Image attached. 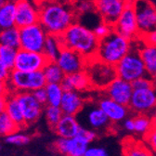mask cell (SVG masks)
I'll return each mask as SVG.
<instances>
[{
  "mask_svg": "<svg viewBox=\"0 0 156 156\" xmlns=\"http://www.w3.org/2000/svg\"><path fill=\"white\" fill-rule=\"evenodd\" d=\"M39 11V23L48 34L60 36L72 24L76 23L77 15L73 3H62L58 0H51L37 6Z\"/></svg>",
  "mask_w": 156,
  "mask_h": 156,
  "instance_id": "1",
  "label": "cell"
},
{
  "mask_svg": "<svg viewBox=\"0 0 156 156\" xmlns=\"http://www.w3.org/2000/svg\"><path fill=\"white\" fill-rule=\"evenodd\" d=\"M58 39L62 48L81 54L87 60L89 61L96 58L100 39L96 36L92 29L82 23H74L58 36Z\"/></svg>",
  "mask_w": 156,
  "mask_h": 156,
  "instance_id": "2",
  "label": "cell"
},
{
  "mask_svg": "<svg viewBox=\"0 0 156 156\" xmlns=\"http://www.w3.org/2000/svg\"><path fill=\"white\" fill-rule=\"evenodd\" d=\"M131 41L112 30L100 40L96 58L104 63L115 66L130 51Z\"/></svg>",
  "mask_w": 156,
  "mask_h": 156,
  "instance_id": "3",
  "label": "cell"
},
{
  "mask_svg": "<svg viewBox=\"0 0 156 156\" xmlns=\"http://www.w3.org/2000/svg\"><path fill=\"white\" fill-rule=\"evenodd\" d=\"M140 39L131 41L130 51L115 65L117 77L129 83L148 75L146 66L140 54Z\"/></svg>",
  "mask_w": 156,
  "mask_h": 156,
  "instance_id": "4",
  "label": "cell"
},
{
  "mask_svg": "<svg viewBox=\"0 0 156 156\" xmlns=\"http://www.w3.org/2000/svg\"><path fill=\"white\" fill-rule=\"evenodd\" d=\"M7 85L9 92L22 93L31 92L43 88L47 86V81L42 71L38 72H21L12 70Z\"/></svg>",
  "mask_w": 156,
  "mask_h": 156,
  "instance_id": "5",
  "label": "cell"
},
{
  "mask_svg": "<svg viewBox=\"0 0 156 156\" xmlns=\"http://www.w3.org/2000/svg\"><path fill=\"white\" fill-rule=\"evenodd\" d=\"M76 116H81L80 118H76L82 127L91 129L98 134L112 129V124L97 103H85L84 108Z\"/></svg>",
  "mask_w": 156,
  "mask_h": 156,
  "instance_id": "6",
  "label": "cell"
},
{
  "mask_svg": "<svg viewBox=\"0 0 156 156\" xmlns=\"http://www.w3.org/2000/svg\"><path fill=\"white\" fill-rule=\"evenodd\" d=\"M92 88L105 90L106 87L117 78L115 66L104 63L97 58L87 62L86 70Z\"/></svg>",
  "mask_w": 156,
  "mask_h": 156,
  "instance_id": "7",
  "label": "cell"
},
{
  "mask_svg": "<svg viewBox=\"0 0 156 156\" xmlns=\"http://www.w3.org/2000/svg\"><path fill=\"white\" fill-rule=\"evenodd\" d=\"M48 34L40 23L20 29V49L43 52Z\"/></svg>",
  "mask_w": 156,
  "mask_h": 156,
  "instance_id": "8",
  "label": "cell"
},
{
  "mask_svg": "<svg viewBox=\"0 0 156 156\" xmlns=\"http://www.w3.org/2000/svg\"><path fill=\"white\" fill-rule=\"evenodd\" d=\"M140 36L156 30V7L151 0H134Z\"/></svg>",
  "mask_w": 156,
  "mask_h": 156,
  "instance_id": "9",
  "label": "cell"
},
{
  "mask_svg": "<svg viewBox=\"0 0 156 156\" xmlns=\"http://www.w3.org/2000/svg\"><path fill=\"white\" fill-rule=\"evenodd\" d=\"M136 114H150L156 112V85L146 89L134 90L128 105Z\"/></svg>",
  "mask_w": 156,
  "mask_h": 156,
  "instance_id": "10",
  "label": "cell"
},
{
  "mask_svg": "<svg viewBox=\"0 0 156 156\" xmlns=\"http://www.w3.org/2000/svg\"><path fill=\"white\" fill-rule=\"evenodd\" d=\"M112 29L124 37L129 39L130 41L140 38L138 22H136L133 2L128 3L126 6L124 11L122 12Z\"/></svg>",
  "mask_w": 156,
  "mask_h": 156,
  "instance_id": "11",
  "label": "cell"
},
{
  "mask_svg": "<svg viewBox=\"0 0 156 156\" xmlns=\"http://www.w3.org/2000/svg\"><path fill=\"white\" fill-rule=\"evenodd\" d=\"M48 60L43 52H31L19 49L15 61L14 70L21 72H38L43 71Z\"/></svg>",
  "mask_w": 156,
  "mask_h": 156,
  "instance_id": "12",
  "label": "cell"
},
{
  "mask_svg": "<svg viewBox=\"0 0 156 156\" xmlns=\"http://www.w3.org/2000/svg\"><path fill=\"white\" fill-rule=\"evenodd\" d=\"M88 60L72 49L62 48L56 62L65 75H70L86 70Z\"/></svg>",
  "mask_w": 156,
  "mask_h": 156,
  "instance_id": "13",
  "label": "cell"
},
{
  "mask_svg": "<svg viewBox=\"0 0 156 156\" xmlns=\"http://www.w3.org/2000/svg\"><path fill=\"white\" fill-rule=\"evenodd\" d=\"M15 94L20 105L22 107L26 126H31L36 123L41 117L45 107L35 100V98L31 92H22Z\"/></svg>",
  "mask_w": 156,
  "mask_h": 156,
  "instance_id": "14",
  "label": "cell"
},
{
  "mask_svg": "<svg viewBox=\"0 0 156 156\" xmlns=\"http://www.w3.org/2000/svg\"><path fill=\"white\" fill-rule=\"evenodd\" d=\"M90 146V142L76 136L72 139L58 138L53 143V149L62 156H84Z\"/></svg>",
  "mask_w": 156,
  "mask_h": 156,
  "instance_id": "15",
  "label": "cell"
},
{
  "mask_svg": "<svg viewBox=\"0 0 156 156\" xmlns=\"http://www.w3.org/2000/svg\"><path fill=\"white\" fill-rule=\"evenodd\" d=\"M127 4L118 0H96L95 1L96 10L101 18V21L112 27H113L118 21Z\"/></svg>",
  "mask_w": 156,
  "mask_h": 156,
  "instance_id": "16",
  "label": "cell"
},
{
  "mask_svg": "<svg viewBox=\"0 0 156 156\" xmlns=\"http://www.w3.org/2000/svg\"><path fill=\"white\" fill-rule=\"evenodd\" d=\"M16 18L15 26L19 29L39 23V11L29 0H15Z\"/></svg>",
  "mask_w": 156,
  "mask_h": 156,
  "instance_id": "17",
  "label": "cell"
},
{
  "mask_svg": "<svg viewBox=\"0 0 156 156\" xmlns=\"http://www.w3.org/2000/svg\"><path fill=\"white\" fill-rule=\"evenodd\" d=\"M133 91L134 89L131 83L117 77L106 87L104 95L117 103L128 106Z\"/></svg>",
  "mask_w": 156,
  "mask_h": 156,
  "instance_id": "18",
  "label": "cell"
},
{
  "mask_svg": "<svg viewBox=\"0 0 156 156\" xmlns=\"http://www.w3.org/2000/svg\"><path fill=\"white\" fill-rule=\"evenodd\" d=\"M97 104L106 114L112 125L123 122L127 117H129V113L131 112L128 106L117 103L105 95L101 96L97 101Z\"/></svg>",
  "mask_w": 156,
  "mask_h": 156,
  "instance_id": "19",
  "label": "cell"
},
{
  "mask_svg": "<svg viewBox=\"0 0 156 156\" xmlns=\"http://www.w3.org/2000/svg\"><path fill=\"white\" fill-rule=\"evenodd\" d=\"M61 85L64 91H76L78 93L92 88L89 77L86 71L65 75Z\"/></svg>",
  "mask_w": 156,
  "mask_h": 156,
  "instance_id": "20",
  "label": "cell"
},
{
  "mask_svg": "<svg viewBox=\"0 0 156 156\" xmlns=\"http://www.w3.org/2000/svg\"><path fill=\"white\" fill-rule=\"evenodd\" d=\"M81 127L82 126L78 122L76 116L63 114L62 118L53 130L58 136V138L72 139L78 135Z\"/></svg>",
  "mask_w": 156,
  "mask_h": 156,
  "instance_id": "21",
  "label": "cell"
},
{
  "mask_svg": "<svg viewBox=\"0 0 156 156\" xmlns=\"http://www.w3.org/2000/svg\"><path fill=\"white\" fill-rule=\"evenodd\" d=\"M82 96L76 91H64L62 103L60 105L63 114L76 116L85 106Z\"/></svg>",
  "mask_w": 156,
  "mask_h": 156,
  "instance_id": "22",
  "label": "cell"
},
{
  "mask_svg": "<svg viewBox=\"0 0 156 156\" xmlns=\"http://www.w3.org/2000/svg\"><path fill=\"white\" fill-rule=\"evenodd\" d=\"M5 112L10 117V119L18 126L20 129H23L27 126L24 121L22 107L19 103L15 93L9 92L7 95V104Z\"/></svg>",
  "mask_w": 156,
  "mask_h": 156,
  "instance_id": "23",
  "label": "cell"
},
{
  "mask_svg": "<svg viewBox=\"0 0 156 156\" xmlns=\"http://www.w3.org/2000/svg\"><path fill=\"white\" fill-rule=\"evenodd\" d=\"M140 54L146 66L148 75L156 85V48L146 45L140 40Z\"/></svg>",
  "mask_w": 156,
  "mask_h": 156,
  "instance_id": "24",
  "label": "cell"
},
{
  "mask_svg": "<svg viewBox=\"0 0 156 156\" xmlns=\"http://www.w3.org/2000/svg\"><path fill=\"white\" fill-rule=\"evenodd\" d=\"M123 156H154L144 141L126 139L123 141Z\"/></svg>",
  "mask_w": 156,
  "mask_h": 156,
  "instance_id": "25",
  "label": "cell"
},
{
  "mask_svg": "<svg viewBox=\"0 0 156 156\" xmlns=\"http://www.w3.org/2000/svg\"><path fill=\"white\" fill-rule=\"evenodd\" d=\"M16 18V2L9 0L0 6V31L15 27Z\"/></svg>",
  "mask_w": 156,
  "mask_h": 156,
  "instance_id": "26",
  "label": "cell"
},
{
  "mask_svg": "<svg viewBox=\"0 0 156 156\" xmlns=\"http://www.w3.org/2000/svg\"><path fill=\"white\" fill-rule=\"evenodd\" d=\"M62 47L61 45L60 39L57 35L48 34L47 40L44 46L43 54L48 60V62H56L57 58L60 55Z\"/></svg>",
  "mask_w": 156,
  "mask_h": 156,
  "instance_id": "27",
  "label": "cell"
},
{
  "mask_svg": "<svg viewBox=\"0 0 156 156\" xmlns=\"http://www.w3.org/2000/svg\"><path fill=\"white\" fill-rule=\"evenodd\" d=\"M47 84H62L65 74L56 62H48L43 69Z\"/></svg>",
  "mask_w": 156,
  "mask_h": 156,
  "instance_id": "28",
  "label": "cell"
},
{
  "mask_svg": "<svg viewBox=\"0 0 156 156\" xmlns=\"http://www.w3.org/2000/svg\"><path fill=\"white\" fill-rule=\"evenodd\" d=\"M0 46L20 49V29L15 26L0 31Z\"/></svg>",
  "mask_w": 156,
  "mask_h": 156,
  "instance_id": "29",
  "label": "cell"
},
{
  "mask_svg": "<svg viewBox=\"0 0 156 156\" xmlns=\"http://www.w3.org/2000/svg\"><path fill=\"white\" fill-rule=\"evenodd\" d=\"M134 119V133L138 136H143L152 128L151 116L148 114H135Z\"/></svg>",
  "mask_w": 156,
  "mask_h": 156,
  "instance_id": "30",
  "label": "cell"
},
{
  "mask_svg": "<svg viewBox=\"0 0 156 156\" xmlns=\"http://www.w3.org/2000/svg\"><path fill=\"white\" fill-rule=\"evenodd\" d=\"M48 95V105L60 107L64 90L61 84H47L45 87Z\"/></svg>",
  "mask_w": 156,
  "mask_h": 156,
  "instance_id": "31",
  "label": "cell"
},
{
  "mask_svg": "<svg viewBox=\"0 0 156 156\" xmlns=\"http://www.w3.org/2000/svg\"><path fill=\"white\" fill-rule=\"evenodd\" d=\"M20 128L18 126L10 119V117L3 112L0 114V136H8L13 133L18 132Z\"/></svg>",
  "mask_w": 156,
  "mask_h": 156,
  "instance_id": "32",
  "label": "cell"
},
{
  "mask_svg": "<svg viewBox=\"0 0 156 156\" xmlns=\"http://www.w3.org/2000/svg\"><path fill=\"white\" fill-rule=\"evenodd\" d=\"M44 112H45L46 120H47L48 126L52 129H54V127L58 125V123L62 118V116H63L62 111L61 110L60 107L47 105V106H45Z\"/></svg>",
  "mask_w": 156,
  "mask_h": 156,
  "instance_id": "33",
  "label": "cell"
},
{
  "mask_svg": "<svg viewBox=\"0 0 156 156\" xmlns=\"http://www.w3.org/2000/svg\"><path fill=\"white\" fill-rule=\"evenodd\" d=\"M17 48L6 47V46H0V60H1L6 66H8L10 70L14 69L15 61L18 54Z\"/></svg>",
  "mask_w": 156,
  "mask_h": 156,
  "instance_id": "34",
  "label": "cell"
},
{
  "mask_svg": "<svg viewBox=\"0 0 156 156\" xmlns=\"http://www.w3.org/2000/svg\"><path fill=\"white\" fill-rule=\"evenodd\" d=\"M74 11L77 15V18L80 15H87L92 12H96L95 2L90 1H74L73 2Z\"/></svg>",
  "mask_w": 156,
  "mask_h": 156,
  "instance_id": "35",
  "label": "cell"
},
{
  "mask_svg": "<svg viewBox=\"0 0 156 156\" xmlns=\"http://www.w3.org/2000/svg\"><path fill=\"white\" fill-rule=\"evenodd\" d=\"M5 141L8 144L10 145H16V146H23L30 142V136L23 134V133H13L5 138Z\"/></svg>",
  "mask_w": 156,
  "mask_h": 156,
  "instance_id": "36",
  "label": "cell"
},
{
  "mask_svg": "<svg viewBox=\"0 0 156 156\" xmlns=\"http://www.w3.org/2000/svg\"><path fill=\"white\" fill-rule=\"evenodd\" d=\"M131 84H132V87H133L134 90L150 88V87H153L155 85L153 80L149 75L140 77V78H139V79H136L134 82H132Z\"/></svg>",
  "mask_w": 156,
  "mask_h": 156,
  "instance_id": "37",
  "label": "cell"
},
{
  "mask_svg": "<svg viewBox=\"0 0 156 156\" xmlns=\"http://www.w3.org/2000/svg\"><path fill=\"white\" fill-rule=\"evenodd\" d=\"M144 143L147 145V147L151 150V151L153 153L154 156H156V130L151 129L144 136Z\"/></svg>",
  "mask_w": 156,
  "mask_h": 156,
  "instance_id": "38",
  "label": "cell"
},
{
  "mask_svg": "<svg viewBox=\"0 0 156 156\" xmlns=\"http://www.w3.org/2000/svg\"><path fill=\"white\" fill-rule=\"evenodd\" d=\"M112 30H113V29H112V26L106 24V23H103V22H101V23H99L98 25H96V26L92 29V31L94 32V34H96V36H97L98 38H99L100 40H101V39H102V38H104V37H106Z\"/></svg>",
  "mask_w": 156,
  "mask_h": 156,
  "instance_id": "39",
  "label": "cell"
},
{
  "mask_svg": "<svg viewBox=\"0 0 156 156\" xmlns=\"http://www.w3.org/2000/svg\"><path fill=\"white\" fill-rule=\"evenodd\" d=\"M84 156H111V153L103 146H89Z\"/></svg>",
  "mask_w": 156,
  "mask_h": 156,
  "instance_id": "40",
  "label": "cell"
},
{
  "mask_svg": "<svg viewBox=\"0 0 156 156\" xmlns=\"http://www.w3.org/2000/svg\"><path fill=\"white\" fill-rule=\"evenodd\" d=\"M78 136H82L83 139L87 140L88 142L91 143L98 138V133L91 130V129H88V128H86V127H81L79 133H78Z\"/></svg>",
  "mask_w": 156,
  "mask_h": 156,
  "instance_id": "41",
  "label": "cell"
},
{
  "mask_svg": "<svg viewBox=\"0 0 156 156\" xmlns=\"http://www.w3.org/2000/svg\"><path fill=\"white\" fill-rule=\"evenodd\" d=\"M33 95L35 98V100L40 104H42L44 107L48 105V95H47V91H46L45 87L39 88V89L34 91Z\"/></svg>",
  "mask_w": 156,
  "mask_h": 156,
  "instance_id": "42",
  "label": "cell"
},
{
  "mask_svg": "<svg viewBox=\"0 0 156 156\" xmlns=\"http://www.w3.org/2000/svg\"><path fill=\"white\" fill-rule=\"evenodd\" d=\"M140 39L144 44L156 48V30L140 36Z\"/></svg>",
  "mask_w": 156,
  "mask_h": 156,
  "instance_id": "43",
  "label": "cell"
},
{
  "mask_svg": "<svg viewBox=\"0 0 156 156\" xmlns=\"http://www.w3.org/2000/svg\"><path fill=\"white\" fill-rule=\"evenodd\" d=\"M11 71L6 64L0 60V81L7 82L9 78V75L11 73Z\"/></svg>",
  "mask_w": 156,
  "mask_h": 156,
  "instance_id": "44",
  "label": "cell"
},
{
  "mask_svg": "<svg viewBox=\"0 0 156 156\" xmlns=\"http://www.w3.org/2000/svg\"><path fill=\"white\" fill-rule=\"evenodd\" d=\"M123 127L128 131V132H133L134 133V119L133 116H129L126 119L123 121Z\"/></svg>",
  "mask_w": 156,
  "mask_h": 156,
  "instance_id": "45",
  "label": "cell"
},
{
  "mask_svg": "<svg viewBox=\"0 0 156 156\" xmlns=\"http://www.w3.org/2000/svg\"><path fill=\"white\" fill-rule=\"evenodd\" d=\"M9 93L7 82L0 81V97H6Z\"/></svg>",
  "mask_w": 156,
  "mask_h": 156,
  "instance_id": "46",
  "label": "cell"
},
{
  "mask_svg": "<svg viewBox=\"0 0 156 156\" xmlns=\"http://www.w3.org/2000/svg\"><path fill=\"white\" fill-rule=\"evenodd\" d=\"M6 104H7V96L6 97H0V114L5 112Z\"/></svg>",
  "mask_w": 156,
  "mask_h": 156,
  "instance_id": "47",
  "label": "cell"
},
{
  "mask_svg": "<svg viewBox=\"0 0 156 156\" xmlns=\"http://www.w3.org/2000/svg\"><path fill=\"white\" fill-rule=\"evenodd\" d=\"M151 127L156 130V112L151 115Z\"/></svg>",
  "mask_w": 156,
  "mask_h": 156,
  "instance_id": "48",
  "label": "cell"
},
{
  "mask_svg": "<svg viewBox=\"0 0 156 156\" xmlns=\"http://www.w3.org/2000/svg\"><path fill=\"white\" fill-rule=\"evenodd\" d=\"M48 1H51V0H35V2H36L37 6L41 5L42 3H45V2H48Z\"/></svg>",
  "mask_w": 156,
  "mask_h": 156,
  "instance_id": "49",
  "label": "cell"
},
{
  "mask_svg": "<svg viewBox=\"0 0 156 156\" xmlns=\"http://www.w3.org/2000/svg\"><path fill=\"white\" fill-rule=\"evenodd\" d=\"M62 3H73V0H58Z\"/></svg>",
  "mask_w": 156,
  "mask_h": 156,
  "instance_id": "50",
  "label": "cell"
},
{
  "mask_svg": "<svg viewBox=\"0 0 156 156\" xmlns=\"http://www.w3.org/2000/svg\"><path fill=\"white\" fill-rule=\"evenodd\" d=\"M118 1H121V2H124V3H130V2H133L134 0H118Z\"/></svg>",
  "mask_w": 156,
  "mask_h": 156,
  "instance_id": "51",
  "label": "cell"
},
{
  "mask_svg": "<svg viewBox=\"0 0 156 156\" xmlns=\"http://www.w3.org/2000/svg\"><path fill=\"white\" fill-rule=\"evenodd\" d=\"M74 1H90V2H95L96 0H73V2Z\"/></svg>",
  "mask_w": 156,
  "mask_h": 156,
  "instance_id": "52",
  "label": "cell"
},
{
  "mask_svg": "<svg viewBox=\"0 0 156 156\" xmlns=\"http://www.w3.org/2000/svg\"><path fill=\"white\" fill-rule=\"evenodd\" d=\"M155 1H156V0H155Z\"/></svg>",
  "mask_w": 156,
  "mask_h": 156,
  "instance_id": "53",
  "label": "cell"
}]
</instances>
